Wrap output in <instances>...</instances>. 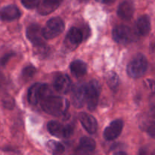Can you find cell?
<instances>
[{
	"label": "cell",
	"mask_w": 155,
	"mask_h": 155,
	"mask_svg": "<svg viewBox=\"0 0 155 155\" xmlns=\"http://www.w3.org/2000/svg\"><path fill=\"white\" fill-rule=\"evenodd\" d=\"M63 0H42L38 7V12L42 15H46L51 13L58 8Z\"/></svg>",
	"instance_id": "e0dca14e"
},
{
	"label": "cell",
	"mask_w": 155,
	"mask_h": 155,
	"mask_svg": "<svg viewBox=\"0 0 155 155\" xmlns=\"http://www.w3.org/2000/svg\"><path fill=\"white\" fill-rule=\"evenodd\" d=\"M47 129L50 134L58 138H69L74 133L73 126H63L57 121H50L47 124Z\"/></svg>",
	"instance_id": "52a82bcc"
},
{
	"label": "cell",
	"mask_w": 155,
	"mask_h": 155,
	"mask_svg": "<svg viewBox=\"0 0 155 155\" xmlns=\"http://www.w3.org/2000/svg\"><path fill=\"white\" fill-rule=\"evenodd\" d=\"M41 102L42 108L45 113L54 117L64 115L69 108V101L61 96L48 95Z\"/></svg>",
	"instance_id": "6da1fadb"
},
{
	"label": "cell",
	"mask_w": 155,
	"mask_h": 155,
	"mask_svg": "<svg viewBox=\"0 0 155 155\" xmlns=\"http://www.w3.org/2000/svg\"><path fill=\"white\" fill-rule=\"evenodd\" d=\"M151 18L148 15H142L136 21L134 31L137 36H146L151 31Z\"/></svg>",
	"instance_id": "5bb4252c"
},
{
	"label": "cell",
	"mask_w": 155,
	"mask_h": 155,
	"mask_svg": "<svg viewBox=\"0 0 155 155\" xmlns=\"http://www.w3.org/2000/svg\"><path fill=\"white\" fill-rule=\"evenodd\" d=\"M79 120L83 128L90 134L96 133L98 129V123L96 119L91 114L85 112H81L79 114Z\"/></svg>",
	"instance_id": "4fadbf2b"
},
{
	"label": "cell",
	"mask_w": 155,
	"mask_h": 155,
	"mask_svg": "<svg viewBox=\"0 0 155 155\" xmlns=\"http://www.w3.org/2000/svg\"><path fill=\"white\" fill-rule=\"evenodd\" d=\"M21 15V12L17 6L10 5L0 10V20L3 21H12L18 19Z\"/></svg>",
	"instance_id": "2e32d148"
},
{
	"label": "cell",
	"mask_w": 155,
	"mask_h": 155,
	"mask_svg": "<svg viewBox=\"0 0 155 155\" xmlns=\"http://www.w3.org/2000/svg\"><path fill=\"white\" fill-rule=\"evenodd\" d=\"M106 82L111 89H115L119 85V77L114 71H110L106 75Z\"/></svg>",
	"instance_id": "7402d4cb"
},
{
	"label": "cell",
	"mask_w": 155,
	"mask_h": 155,
	"mask_svg": "<svg viewBox=\"0 0 155 155\" xmlns=\"http://www.w3.org/2000/svg\"><path fill=\"white\" fill-rule=\"evenodd\" d=\"M64 30V23L61 18L55 17L47 22L45 27L42 28L44 38L45 39H51L59 36Z\"/></svg>",
	"instance_id": "5b68a950"
},
{
	"label": "cell",
	"mask_w": 155,
	"mask_h": 155,
	"mask_svg": "<svg viewBox=\"0 0 155 155\" xmlns=\"http://www.w3.org/2000/svg\"><path fill=\"white\" fill-rule=\"evenodd\" d=\"M27 37L33 45H39L45 42L42 28L38 24H31L27 29Z\"/></svg>",
	"instance_id": "9c48e42d"
},
{
	"label": "cell",
	"mask_w": 155,
	"mask_h": 155,
	"mask_svg": "<svg viewBox=\"0 0 155 155\" xmlns=\"http://www.w3.org/2000/svg\"><path fill=\"white\" fill-rule=\"evenodd\" d=\"M13 56H15V53H12V52L8 53V54H5V55L0 59V65H2V66L5 65L6 64L8 63V61L13 57Z\"/></svg>",
	"instance_id": "d4e9b609"
},
{
	"label": "cell",
	"mask_w": 155,
	"mask_h": 155,
	"mask_svg": "<svg viewBox=\"0 0 155 155\" xmlns=\"http://www.w3.org/2000/svg\"><path fill=\"white\" fill-rule=\"evenodd\" d=\"M115 154H127V153L124 151H118V152L115 153Z\"/></svg>",
	"instance_id": "83f0119b"
},
{
	"label": "cell",
	"mask_w": 155,
	"mask_h": 155,
	"mask_svg": "<svg viewBox=\"0 0 155 155\" xmlns=\"http://www.w3.org/2000/svg\"><path fill=\"white\" fill-rule=\"evenodd\" d=\"M124 127L122 120H115L104 130V138L107 141H113L120 135Z\"/></svg>",
	"instance_id": "30bf717a"
},
{
	"label": "cell",
	"mask_w": 155,
	"mask_h": 155,
	"mask_svg": "<svg viewBox=\"0 0 155 155\" xmlns=\"http://www.w3.org/2000/svg\"><path fill=\"white\" fill-rule=\"evenodd\" d=\"M80 2H86V1H87V0H80Z\"/></svg>",
	"instance_id": "f1b7e54d"
},
{
	"label": "cell",
	"mask_w": 155,
	"mask_h": 155,
	"mask_svg": "<svg viewBox=\"0 0 155 155\" xmlns=\"http://www.w3.org/2000/svg\"><path fill=\"white\" fill-rule=\"evenodd\" d=\"M137 35L134 30L125 25H119L112 31V37L115 42L122 45H127L136 39Z\"/></svg>",
	"instance_id": "277c9868"
},
{
	"label": "cell",
	"mask_w": 155,
	"mask_h": 155,
	"mask_svg": "<svg viewBox=\"0 0 155 155\" xmlns=\"http://www.w3.org/2000/svg\"><path fill=\"white\" fill-rule=\"evenodd\" d=\"M47 151L51 154L58 155L64 152L65 148L61 143L54 140H50L46 144Z\"/></svg>",
	"instance_id": "ffe728a7"
},
{
	"label": "cell",
	"mask_w": 155,
	"mask_h": 155,
	"mask_svg": "<svg viewBox=\"0 0 155 155\" xmlns=\"http://www.w3.org/2000/svg\"><path fill=\"white\" fill-rule=\"evenodd\" d=\"M36 68H34L32 65H29V66L26 67L25 68H24L22 71V77L23 78L25 79V80H30L31 79L33 76L36 74Z\"/></svg>",
	"instance_id": "603a6c76"
},
{
	"label": "cell",
	"mask_w": 155,
	"mask_h": 155,
	"mask_svg": "<svg viewBox=\"0 0 155 155\" xmlns=\"http://www.w3.org/2000/svg\"><path fill=\"white\" fill-rule=\"evenodd\" d=\"M71 74L75 77H82L87 72V65L85 62L80 60L73 61L70 65Z\"/></svg>",
	"instance_id": "d6986e66"
},
{
	"label": "cell",
	"mask_w": 155,
	"mask_h": 155,
	"mask_svg": "<svg viewBox=\"0 0 155 155\" xmlns=\"http://www.w3.org/2000/svg\"><path fill=\"white\" fill-rule=\"evenodd\" d=\"M95 142L93 139L84 136L80 139V145L77 147L76 152L79 154H91L95 151Z\"/></svg>",
	"instance_id": "ac0fdd59"
},
{
	"label": "cell",
	"mask_w": 155,
	"mask_h": 155,
	"mask_svg": "<svg viewBox=\"0 0 155 155\" xmlns=\"http://www.w3.org/2000/svg\"><path fill=\"white\" fill-rule=\"evenodd\" d=\"M135 12V5L133 0H125L117 8V15L123 20L128 21L133 16Z\"/></svg>",
	"instance_id": "9a60e30c"
},
{
	"label": "cell",
	"mask_w": 155,
	"mask_h": 155,
	"mask_svg": "<svg viewBox=\"0 0 155 155\" xmlns=\"http://www.w3.org/2000/svg\"><path fill=\"white\" fill-rule=\"evenodd\" d=\"M101 86L96 80H92L86 84V104L88 109L94 110L97 107L99 99Z\"/></svg>",
	"instance_id": "8992f818"
},
{
	"label": "cell",
	"mask_w": 155,
	"mask_h": 155,
	"mask_svg": "<svg viewBox=\"0 0 155 155\" xmlns=\"http://www.w3.org/2000/svg\"><path fill=\"white\" fill-rule=\"evenodd\" d=\"M50 95L49 88L45 83H37L33 84L27 92V100L31 105H36L45 97Z\"/></svg>",
	"instance_id": "3957f363"
},
{
	"label": "cell",
	"mask_w": 155,
	"mask_h": 155,
	"mask_svg": "<svg viewBox=\"0 0 155 155\" xmlns=\"http://www.w3.org/2000/svg\"><path fill=\"white\" fill-rule=\"evenodd\" d=\"M86 101V84L80 83L75 86L72 93V102L76 107H82Z\"/></svg>",
	"instance_id": "8fae6325"
},
{
	"label": "cell",
	"mask_w": 155,
	"mask_h": 155,
	"mask_svg": "<svg viewBox=\"0 0 155 155\" xmlns=\"http://www.w3.org/2000/svg\"><path fill=\"white\" fill-rule=\"evenodd\" d=\"M23 5L28 9H33L39 4V0H21Z\"/></svg>",
	"instance_id": "cb8c5ba5"
},
{
	"label": "cell",
	"mask_w": 155,
	"mask_h": 155,
	"mask_svg": "<svg viewBox=\"0 0 155 155\" xmlns=\"http://www.w3.org/2000/svg\"><path fill=\"white\" fill-rule=\"evenodd\" d=\"M3 104H4L5 107L8 109H12L15 106V102L14 100L12 98H8V99H5L3 101Z\"/></svg>",
	"instance_id": "484cf974"
},
{
	"label": "cell",
	"mask_w": 155,
	"mask_h": 155,
	"mask_svg": "<svg viewBox=\"0 0 155 155\" xmlns=\"http://www.w3.org/2000/svg\"><path fill=\"white\" fill-rule=\"evenodd\" d=\"M148 68V62L146 57L142 54H139L127 65V74L132 78H139L146 73Z\"/></svg>",
	"instance_id": "7a4b0ae2"
},
{
	"label": "cell",
	"mask_w": 155,
	"mask_h": 155,
	"mask_svg": "<svg viewBox=\"0 0 155 155\" xmlns=\"http://www.w3.org/2000/svg\"><path fill=\"white\" fill-rule=\"evenodd\" d=\"M33 54L39 59H43L49 54V47L45 42L39 45H36L33 47Z\"/></svg>",
	"instance_id": "44dd1931"
},
{
	"label": "cell",
	"mask_w": 155,
	"mask_h": 155,
	"mask_svg": "<svg viewBox=\"0 0 155 155\" xmlns=\"http://www.w3.org/2000/svg\"><path fill=\"white\" fill-rule=\"evenodd\" d=\"M98 1L101 3H104V4H110V3L114 2L115 0H98Z\"/></svg>",
	"instance_id": "4316f807"
},
{
	"label": "cell",
	"mask_w": 155,
	"mask_h": 155,
	"mask_svg": "<svg viewBox=\"0 0 155 155\" xmlns=\"http://www.w3.org/2000/svg\"><path fill=\"white\" fill-rule=\"evenodd\" d=\"M83 32L77 27H73L68 31L64 39V45L69 50H74L83 42Z\"/></svg>",
	"instance_id": "ba28073f"
},
{
	"label": "cell",
	"mask_w": 155,
	"mask_h": 155,
	"mask_svg": "<svg viewBox=\"0 0 155 155\" xmlns=\"http://www.w3.org/2000/svg\"><path fill=\"white\" fill-rule=\"evenodd\" d=\"M53 87L60 94H67L71 88V80L68 75L62 74L55 77L53 83Z\"/></svg>",
	"instance_id": "7c38bea8"
}]
</instances>
